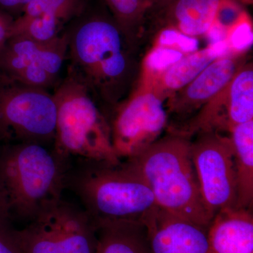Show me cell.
<instances>
[{
    "label": "cell",
    "mask_w": 253,
    "mask_h": 253,
    "mask_svg": "<svg viewBox=\"0 0 253 253\" xmlns=\"http://www.w3.org/2000/svg\"><path fill=\"white\" fill-rule=\"evenodd\" d=\"M68 71L77 76L95 97L116 107L130 94L141 66L114 18L85 11L66 31Z\"/></svg>",
    "instance_id": "6da1fadb"
},
{
    "label": "cell",
    "mask_w": 253,
    "mask_h": 253,
    "mask_svg": "<svg viewBox=\"0 0 253 253\" xmlns=\"http://www.w3.org/2000/svg\"><path fill=\"white\" fill-rule=\"evenodd\" d=\"M69 162L44 145L0 147V204L11 220L30 222L62 199Z\"/></svg>",
    "instance_id": "7a4b0ae2"
},
{
    "label": "cell",
    "mask_w": 253,
    "mask_h": 253,
    "mask_svg": "<svg viewBox=\"0 0 253 253\" xmlns=\"http://www.w3.org/2000/svg\"><path fill=\"white\" fill-rule=\"evenodd\" d=\"M191 146L190 138L168 132L140 154L125 161L146 181L158 208L208 227L212 219L200 191Z\"/></svg>",
    "instance_id": "3957f363"
},
{
    "label": "cell",
    "mask_w": 253,
    "mask_h": 253,
    "mask_svg": "<svg viewBox=\"0 0 253 253\" xmlns=\"http://www.w3.org/2000/svg\"><path fill=\"white\" fill-rule=\"evenodd\" d=\"M66 176V188L77 195L97 227L110 221H141L156 207L152 191L126 161L113 165L79 160Z\"/></svg>",
    "instance_id": "277c9868"
},
{
    "label": "cell",
    "mask_w": 253,
    "mask_h": 253,
    "mask_svg": "<svg viewBox=\"0 0 253 253\" xmlns=\"http://www.w3.org/2000/svg\"><path fill=\"white\" fill-rule=\"evenodd\" d=\"M54 96L56 106L53 151L63 159L120 164L113 149L109 120L100 110L90 89L68 71Z\"/></svg>",
    "instance_id": "5b68a950"
},
{
    "label": "cell",
    "mask_w": 253,
    "mask_h": 253,
    "mask_svg": "<svg viewBox=\"0 0 253 253\" xmlns=\"http://www.w3.org/2000/svg\"><path fill=\"white\" fill-rule=\"evenodd\" d=\"M21 253H96L97 227L83 208L63 199L18 229Z\"/></svg>",
    "instance_id": "8992f818"
},
{
    "label": "cell",
    "mask_w": 253,
    "mask_h": 253,
    "mask_svg": "<svg viewBox=\"0 0 253 253\" xmlns=\"http://www.w3.org/2000/svg\"><path fill=\"white\" fill-rule=\"evenodd\" d=\"M56 106L53 94L2 78L0 82V144L54 143Z\"/></svg>",
    "instance_id": "52a82bcc"
},
{
    "label": "cell",
    "mask_w": 253,
    "mask_h": 253,
    "mask_svg": "<svg viewBox=\"0 0 253 253\" xmlns=\"http://www.w3.org/2000/svg\"><path fill=\"white\" fill-rule=\"evenodd\" d=\"M191 151L203 201L212 219L221 211L235 209L237 188L230 136L218 130L201 131L191 141Z\"/></svg>",
    "instance_id": "ba28073f"
},
{
    "label": "cell",
    "mask_w": 253,
    "mask_h": 253,
    "mask_svg": "<svg viewBox=\"0 0 253 253\" xmlns=\"http://www.w3.org/2000/svg\"><path fill=\"white\" fill-rule=\"evenodd\" d=\"M134 89L116 106L110 121L113 149L121 161L135 157L161 138L169 118L154 91Z\"/></svg>",
    "instance_id": "9c48e42d"
},
{
    "label": "cell",
    "mask_w": 253,
    "mask_h": 253,
    "mask_svg": "<svg viewBox=\"0 0 253 253\" xmlns=\"http://www.w3.org/2000/svg\"><path fill=\"white\" fill-rule=\"evenodd\" d=\"M245 56L241 53L219 58L210 64L198 77L169 98L168 118L172 116L178 124L189 121L200 110L217 96L244 66Z\"/></svg>",
    "instance_id": "30bf717a"
},
{
    "label": "cell",
    "mask_w": 253,
    "mask_h": 253,
    "mask_svg": "<svg viewBox=\"0 0 253 253\" xmlns=\"http://www.w3.org/2000/svg\"><path fill=\"white\" fill-rule=\"evenodd\" d=\"M150 253H210L208 227L158 206L141 218Z\"/></svg>",
    "instance_id": "8fae6325"
},
{
    "label": "cell",
    "mask_w": 253,
    "mask_h": 253,
    "mask_svg": "<svg viewBox=\"0 0 253 253\" xmlns=\"http://www.w3.org/2000/svg\"><path fill=\"white\" fill-rule=\"evenodd\" d=\"M67 56L66 31L47 43L23 37H9L0 50V76L10 81L23 68L38 65L58 77Z\"/></svg>",
    "instance_id": "7c38bea8"
},
{
    "label": "cell",
    "mask_w": 253,
    "mask_h": 253,
    "mask_svg": "<svg viewBox=\"0 0 253 253\" xmlns=\"http://www.w3.org/2000/svg\"><path fill=\"white\" fill-rule=\"evenodd\" d=\"M229 49L226 40L212 43L186 55L152 81L136 88L154 91L164 101L189 84L215 60L226 56Z\"/></svg>",
    "instance_id": "4fadbf2b"
},
{
    "label": "cell",
    "mask_w": 253,
    "mask_h": 253,
    "mask_svg": "<svg viewBox=\"0 0 253 253\" xmlns=\"http://www.w3.org/2000/svg\"><path fill=\"white\" fill-rule=\"evenodd\" d=\"M210 253H253V216L251 210L217 213L208 226Z\"/></svg>",
    "instance_id": "5bb4252c"
},
{
    "label": "cell",
    "mask_w": 253,
    "mask_h": 253,
    "mask_svg": "<svg viewBox=\"0 0 253 253\" xmlns=\"http://www.w3.org/2000/svg\"><path fill=\"white\" fill-rule=\"evenodd\" d=\"M230 0H172L166 6L169 27L186 36L208 33Z\"/></svg>",
    "instance_id": "9a60e30c"
},
{
    "label": "cell",
    "mask_w": 253,
    "mask_h": 253,
    "mask_svg": "<svg viewBox=\"0 0 253 253\" xmlns=\"http://www.w3.org/2000/svg\"><path fill=\"white\" fill-rule=\"evenodd\" d=\"M235 165L237 201L235 209L251 210L253 201V121L229 129Z\"/></svg>",
    "instance_id": "2e32d148"
},
{
    "label": "cell",
    "mask_w": 253,
    "mask_h": 253,
    "mask_svg": "<svg viewBox=\"0 0 253 253\" xmlns=\"http://www.w3.org/2000/svg\"><path fill=\"white\" fill-rule=\"evenodd\" d=\"M96 253H150L146 226L141 221H118L97 226Z\"/></svg>",
    "instance_id": "e0dca14e"
},
{
    "label": "cell",
    "mask_w": 253,
    "mask_h": 253,
    "mask_svg": "<svg viewBox=\"0 0 253 253\" xmlns=\"http://www.w3.org/2000/svg\"><path fill=\"white\" fill-rule=\"evenodd\" d=\"M226 130L253 121V69L245 64L221 92Z\"/></svg>",
    "instance_id": "ac0fdd59"
},
{
    "label": "cell",
    "mask_w": 253,
    "mask_h": 253,
    "mask_svg": "<svg viewBox=\"0 0 253 253\" xmlns=\"http://www.w3.org/2000/svg\"><path fill=\"white\" fill-rule=\"evenodd\" d=\"M112 17L135 47L142 19L150 6L147 0H105Z\"/></svg>",
    "instance_id": "d6986e66"
},
{
    "label": "cell",
    "mask_w": 253,
    "mask_h": 253,
    "mask_svg": "<svg viewBox=\"0 0 253 253\" xmlns=\"http://www.w3.org/2000/svg\"><path fill=\"white\" fill-rule=\"evenodd\" d=\"M63 24L57 18L48 15H21L13 21L9 37L20 36L39 42H50L61 34Z\"/></svg>",
    "instance_id": "ffe728a7"
},
{
    "label": "cell",
    "mask_w": 253,
    "mask_h": 253,
    "mask_svg": "<svg viewBox=\"0 0 253 253\" xmlns=\"http://www.w3.org/2000/svg\"><path fill=\"white\" fill-rule=\"evenodd\" d=\"M85 6V0H33L21 15H48L64 23L81 16Z\"/></svg>",
    "instance_id": "44dd1931"
},
{
    "label": "cell",
    "mask_w": 253,
    "mask_h": 253,
    "mask_svg": "<svg viewBox=\"0 0 253 253\" xmlns=\"http://www.w3.org/2000/svg\"><path fill=\"white\" fill-rule=\"evenodd\" d=\"M156 46L172 48L183 54H190L199 50V42L172 28H166L158 36Z\"/></svg>",
    "instance_id": "7402d4cb"
},
{
    "label": "cell",
    "mask_w": 253,
    "mask_h": 253,
    "mask_svg": "<svg viewBox=\"0 0 253 253\" xmlns=\"http://www.w3.org/2000/svg\"><path fill=\"white\" fill-rule=\"evenodd\" d=\"M17 230L7 213L0 207V253H21Z\"/></svg>",
    "instance_id": "603a6c76"
},
{
    "label": "cell",
    "mask_w": 253,
    "mask_h": 253,
    "mask_svg": "<svg viewBox=\"0 0 253 253\" xmlns=\"http://www.w3.org/2000/svg\"><path fill=\"white\" fill-rule=\"evenodd\" d=\"M231 45L239 52L249 45L252 42V33L249 23L245 21L237 23L235 30L231 35Z\"/></svg>",
    "instance_id": "cb8c5ba5"
},
{
    "label": "cell",
    "mask_w": 253,
    "mask_h": 253,
    "mask_svg": "<svg viewBox=\"0 0 253 253\" xmlns=\"http://www.w3.org/2000/svg\"><path fill=\"white\" fill-rule=\"evenodd\" d=\"M32 1L33 0H0V11L11 17L13 14H20L21 16Z\"/></svg>",
    "instance_id": "d4e9b609"
},
{
    "label": "cell",
    "mask_w": 253,
    "mask_h": 253,
    "mask_svg": "<svg viewBox=\"0 0 253 253\" xmlns=\"http://www.w3.org/2000/svg\"><path fill=\"white\" fill-rule=\"evenodd\" d=\"M14 18L0 11V50L9 39Z\"/></svg>",
    "instance_id": "484cf974"
},
{
    "label": "cell",
    "mask_w": 253,
    "mask_h": 253,
    "mask_svg": "<svg viewBox=\"0 0 253 253\" xmlns=\"http://www.w3.org/2000/svg\"><path fill=\"white\" fill-rule=\"evenodd\" d=\"M172 1V0H147L150 8L155 6L166 7V6Z\"/></svg>",
    "instance_id": "4316f807"
},
{
    "label": "cell",
    "mask_w": 253,
    "mask_h": 253,
    "mask_svg": "<svg viewBox=\"0 0 253 253\" xmlns=\"http://www.w3.org/2000/svg\"><path fill=\"white\" fill-rule=\"evenodd\" d=\"M1 80H2V78H1V76H0V82L1 81Z\"/></svg>",
    "instance_id": "83f0119b"
}]
</instances>
